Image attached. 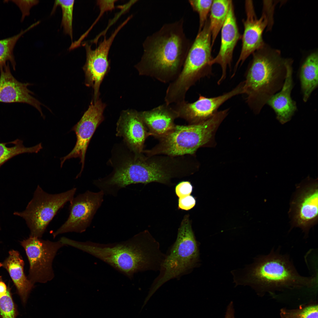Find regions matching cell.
Returning <instances> with one entry per match:
<instances>
[{"label": "cell", "instance_id": "obj_28", "mask_svg": "<svg viewBox=\"0 0 318 318\" xmlns=\"http://www.w3.org/2000/svg\"><path fill=\"white\" fill-rule=\"evenodd\" d=\"M213 0H190L188 1L193 10L196 12L199 17L198 32L200 31L207 20Z\"/></svg>", "mask_w": 318, "mask_h": 318}, {"label": "cell", "instance_id": "obj_20", "mask_svg": "<svg viewBox=\"0 0 318 318\" xmlns=\"http://www.w3.org/2000/svg\"><path fill=\"white\" fill-rule=\"evenodd\" d=\"M149 135L158 138L173 130L178 113L170 105L165 103L150 110L139 112Z\"/></svg>", "mask_w": 318, "mask_h": 318}, {"label": "cell", "instance_id": "obj_17", "mask_svg": "<svg viewBox=\"0 0 318 318\" xmlns=\"http://www.w3.org/2000/svg\"><path fill=\"white\" fill-rule=\"evenodd\" d=\"M116 131V135L123 138L133 153L143 152L145 140L149 135L139 112L133 109L122 111L117 123Z\"/></svg>", "mask_w": 318, "mask_h": 318}, {"label": "cell", "instance_id": "obj_4", "mask_svg": "<svg viewBox=\"0 0 318 318\" xmlns=\"http://www.w3.org/2000/svg\"><path fill=\"white\" fill-rule=\"evenodd\" d=\"M315 276L300 275L289 257L272 250L256 259L247 269L243 283L262 292L300 287H310L317 283Z\"/></svg>", "mask_w": 318, "mask_h": 318}, {"label": "cell", "instance_id": "obj_12", "mask_svg": "<svg viewBox=\"0 0 318 318\" xmlns=\"http://www.w3.org/2000/svg\"><path fill=\"white\" fill-rule=\"evenodd\" d=\"M289 210L292 226L301 228L307 234L317 222V179L308 177L299 186Z\"/></svg>", "mask_w": 318, "mask_h": 318}, {"label": "cell", "instance_id": "obj_26", "mask_svg": "<svg viewBox=\"0 0 318 318\" xmlns=\"http://www.w3.org/2000/svg\"><path fill=\"white\" fill-rule=\"evenodd\" d=\"M74 0H55L52 11L53 14L56 7L60 6L62 11L61 26L64 34L68 35L71 40L73 39L72 21Z\"/></svg>", "mask_w": 318, "mask_h": 318}, {"label": "cell", "instance_id": "obj_29", "mask_svg": "<svg viewBox=\"0 0 318 318\" xmlns=\"http://www.w3.org/2000/svg\"><path fill=\"white\" fill-rule=\"evenodd\" d=\"M16 309L9 288L6 294L0 298V314L2 318H15Z\"/></svg>", "mask_w": 318, "mask_h": 318}, {"label": "cell", "instance_id": "obj_31", "mask_svg": "<svg viewBox=\"0 0 318 318\" xmlns=\"http://www.w3.org/2000/svg\"><path fill=\"white\" fill-rule=\"evenodd\" d=\"M192 189V186L190 182L183 181L177 185L175 191L177 195L180 198L190 195Z\"/></svg>", "mask_w": 318, "mask_h": 318}, {"label": "cell", "instance_id": "obj_18", "mask_svg": "<svg viewBox=\"0 0 318 318\" xmlns=\"http://www.w3.org/2000/svg\"><path fill=\"white\" fill-rule=\"evenodd\" d=\"M0 70V102L29 104L36 108L44 118L41 107V103L31 95L33 93L27 88L31 84L16 80L11 72L9 62Z\"/></svg>", "mask_w": 318, "mask_h": 318}, {"label": "cell", "instance_id": "obj_11", "mask_svg": "<svg viewBox=\"0 0 318 318\" xmlns=\"http://www.w3.org/2000/svg\"><path fill=\"white\" fill-rule=\"evenodd\" d=\"M104 194L100 191L87 190L74 197L70 202L69 214L66 221L52 233L54 238L60 234L85 232L104 201Z\"/></svg>", "mask_w": 318, "mask_h": 318}, {"label": "cell", "instance_id": "obj_7", "mask_svg": "<svg viewBox=\"0 0 318 318\" xmlns=\"http://www.w3.org/2000/svg\"><path fill=\"white\" fill-rule=\"evenodd\" d=\"M76 188L60 193L52 194L38 185L26 208L14 215L21 217L29 228L30 236L41 238L48 224L62 208L74 197Z\"/></svg>", "mask_w": 318, "mask_h": 318}, {"label": "cell", "instance_id": "obj_3", "mask_svg": "<svg viewBox=\"0 0 318 318\" xmlns=\"http://www.w3.org/2000/svg\"><path fill=\"white\" fill-rule=\"evenodd\" d=\"M252 54L245 73L243 89L248 106L258 114L282 88L286 74V59L279 50L266 44Z\"/></svg>", "mask_w": 318, "mask_h": 318}, {"label": "cell", "instance_id": "obj_24", "mask_svg": "<svg viewBox=\"0 0 318 318\" xmlns=\"http://www.w3.org/2000/svg\"><path fill=\"white\" fill-rule=\"evenodd\" d=\"M33 27L32 25L16 35L0 39V69L6 66L9 62L13 69L15 70L16 63L13 52L15 45L20 37Z\"/></svg>", "mask_w": 318, "mask_h": 318}, {"label": "cell", "instance_id": "obj_10", "mask_svg": "<svg viewBox=\"0 0 318 318\" xmlns=\"http://www.w3.org/2000/svg\"><path fill=\"white\" fill-rule=\"evenodd\" d=\"M21 244L29 263V280L34 284L52 280L54 276L53 260L58 250L64 245L59 240L53 242L30 236Z\"/></svg>", "mask_w": 318, "mask_h": 318}, {"label": "cell", "instance_id": "obj_22", "mask_svg": "<svg viewBox=\"0 0 318 318\" xmlns=\"http://www.w3.org/2000/svg\"><path fill=\"white\" fill-rule=\"evenodd\" d=\"M318 57L317 50L310 53L304 59L300 68L299 78L304 102L307 101L318 87Z\"/></svg>", "mask_w": 318, "mask_h": 318}, {"label": "cell", "instance_id": "obj_34", "mask_svg": "<svg viewBox=\"0 0 318 318\" xmlns=\"http://www.w3.org/2000/svg\"><path fill=\"white\" fill-rule=\"evenodd\" d=\"M225 318H234L232 302H231L228 307Z\"/></svg>", "mask_w": 318, "mask_h": 318}, {"label": "cell", "instance_id": "obj_32", "mask_svg": "<svg viewBox=\"0 0 318 318\" xmlns=\"http://www.w3.org/2000/svg\"><path fill=\"white\" fill-rule=\"evenodd\" d=\"M196 201L194 197L188 195L180 198L178 200V207L182 210H188L195 205Z\"/></svg>", "mask_w": 318, "mask_h": 318}, {"label": "cell", "instance_id": "obj_27", "mask_svg": "<svg viewBox=\"0 0 318 318\" xmlns=\"http://www.w3.org/2000/svg\"><path fill=\"white\" fill-rule=\"evenodd\" d=\"M318 305L311 304L297 309H282L280 311L281 318H318Z\"/></svg>", "mask_w": 318, "mask_h": 318}, {"label": "cell", "instance_id": "obj_15", "mask_svg": "<svg viewBox=\"0 0 318 318\" xmlns=\"http://www.w3.org/2000/svg\"><path fill=\"white\" fill-rule=\"evenodd\" d=\"M244 84L243 81L230 91L218 96L208 97L200 95L198 99L193 102L185 100L172 106L178 113L179 117L184 119L189 124L198 123L211 117L218 111L221 106L228 100L244 94Z\"/></svg>", "mask_w": 318, "mask_h": 318}, {"label": "cell", "instance_id": "obj_16", "mask_svg": "<svg viewBox=\"0 0 318 318\" xmlns=\"http://www.w3.org/2000/svg\"><path fill=\"white\" fill-rule=\"evenodd\" d=\"M221 43L217 56L213 58L211 64H216L221 67L222 74L217 82L220 85L225 79L228 67H231L233 52L241 38L231 1L225 21L221 29Z\"/></svg>", "mask_w": 318, "mask_h": 318}, {"label": "cell", "instance_id": "obj_19", "mask_svg": "<svg viewBox=\"0 0 318 318\" xmlns=\"http://www.w3.org/2000/svg\"><path fill=\"white\" fill-rule=\"evenodd\" d=\"M293 62L292 59H286V74L283 85L266 103L274 111L276 119L282 124L289 121L297 109L296 103L291 96L294 87Z\"/></svg>", "mask_w": 318, "mask_h": 318}, {"label": "cell", "instance_id": "obj_8", "mask_svg": "<svg viewBox=\"0 0 318 318\" xmlns=\"http://www.w3.org/2000/svg\"><path fill=\"white\" fill-rule=\"evenodd\" d=\"M212 46L208 19L192 43L181 71L174 81L178 89L187 92L200 79L212 75Z\"/></svg>", "mask_w": 318, "mask_h": 318}, {"label": "cell", "instance_id": "obj_6", "mask_svg": "<svg viewBox=\"0 0 318 318\" xmlns=\"http://www.w3.org/2000/svg\"><path fill=\"white\" fill-rule=\"evenodd\" d=\"M199 260L198 245L186 215L178 229L175 241L165 255L159 274L153 282V290L169 280L188 274L198 265Z\"/></svg>", "mask_w": 318, "mask_h": 318}, {"label": "cell", "instance_id": "obj_21", "mask_svg": "<svg viewBox=\"0 0 318 318\" xmlns=\"http://www.w3.org/2000/svg\"><path fill=\"white\" fill-rule=\"evenodd\" d=\"M9 254L8 257L5 261L0 263V266L4 267L9 272L19 295L25 302L34 284L25 275L24 261L19 253L12 250L9 251Z\"/></svg>", "mask_w": 318, "mask_h": 318}, {"label": "cell", "instance_id": "obj_30", "mask_svg": "<svg viewBox=\"0 0 318 318\" xmlns=\"http://www.w3.org/2000/svg\"><path fill=\"white\" fill-rule=\"evenodd\" d=\"M11 1L16 4L21 12V21L26 16L29 14L30 10L31 8L37 4L39 1L38 0H12Z\"/></svg>", "mask_w": 318, "mask_h": 318}, {"label": "cell", "instance_id": "obj_14", "mask_svg": "<svg viewBox=\"0 0 318 318\" xmlns=\"http://www.w3.org/2000/svg\"><path fill=\"white\" fill-rule=\"evenodd\" d=\"M106 106V104L100 99L95 102L91 101L80 120L71 129L76 134V142L71 152L60 158V165L62 167L68 159L79 158L81 168L76 178L80 176L83 171L86 152L90 141L97 127L104 120L103 114Z\"/></svg>", "mask_w": 318, "mask_h": 318}, {"label": "cell", "instance_id": "obj_5", "mask_svg": "<svg viewBox=\"0 0 318 318\" xmlns=\"http://www.w3.org/2000/svg\"><path fill=\"white\" fill-rule=\"evenodd\" d=\"M228 111V109L218 111L211 117L198 123L176 125L168 133L158 138V143L153 148L144 152L148 156H179L193 155L199 148L211 140Z\"/></svg>", "mask_w": 318, "mask_h": 318}, {"label": "cell", "instance_id": "obj_25", "mask_svg": "<svg viewBox=\"0 0 318 318\" xmlns=\"http://www.w3.org/2000/svg\"><path fill=\"white\" fill-rule=\"evenodd\" d=\"M14 145L9 147L8 143H0V166L9 159L18 155L25 153H38L42 148L41 143L31 147H25L22 141H15Z\"/></svg>", "mask_w": 318, "mask_h": 318}, {"label": "cell", "instance_id": "obj_13", "mask_svg": "<svg viewBox=\"0 0 318 318\" xmlns=\"http://www.w3.org/2000/svg\"><path fill=\"white\" fill-rule=\"evenodd\" d=\"M127 23L124 21L120 25L108 39L105 37L98 46L94 50L87 43H84L86 50V62L83 67L85 74V84L93 90L92 101L95 102L99 99L100 85L110 69V61L108 58L109 51L112 42L120 30Z\"/></svg>", "mask_w": 318, "mask_h": 318}, {"label": "cell", "instance_id": "obj_2", "mask_svg": "<svg viewBox=\"0 0 318 318\" xmlns=\"http://www.w3.org/2000/svg\"><path fill=\"white\" fill-rule=\"evenodd\" d=\"M68 244L101 260L130 278L138 272L159 271L165 256L159 243L145 232L118 243L105 244L70 239Z\"/></svg>", "mask_w": 318, "mask_h": 318}, {"label": "cell", "instance_id": "obj_33", "mask_svg": "<svg viewBox=\"0 0 318 318\" xmlns=\"http://www.w3.org/2000/svg\"><path fill=\"white\" fill-rule=\"evenodd\" d=\"M117 0H97V4L100 9H104L106 11H112L115 8V3Z\"/></svg>", "mask_w": 318, "mask_h": 318}, {"label": "cell", "instance_id": "obj_9", "mask_svg": "<svg viewBox=\"0 0 318 318\" xmlns=\"http://www.w3.org/2000/svg\"><path fill=\"white\" fill-rule=\"evenodd\" d=\"M275 5L276 3L273 1H263L262 14L258 19L256 16L252 1H245L246 18L243 21L244 31L242 37V48L231 77L235 74L239 64L242 65L251 54L266 44L263 39V33L265 29L269 30L273 26Z\"/></svg>", "mask_w": 318, "mask_h": 318}, {"label": "cell", "instance_id": "obj_23", "mask_svg": "<svg viewBox=\"0 0 318 318\" xmlns=\"http://www.w3.org/2000/svg\"><path fill=\"white\" fill-rule=\"evenodd\" d=\"M231 1L230 0L213 1L208 20L212 46L224 24Z\"/></svg>", "mask_w": 318, "mask_h": 318}, {"label": "cell", "instance_id": "obj_1", "mask_svg": "<svg viewBox=\"0 0 318 318\" xmlns=\"http://www.w3.org/2000/svg\"><path fill=\"white\" fill-rule=\"evenodd\" d=\"M183 19L164 24L148 36L143 44V53L135 67L139 74L165 83L178 77L192 44L184 31Z\"/></svg>", "mask_w": 318, "mask_h": 318}, {"label": "cell", "instance_id": "obj_35", "mask_svg": "<svg viewBox=\"0 0 318 318\" xmlns=\"http://www.w3.org/2000/svg\"><path fill=\"white\" fill-rule=\"evenodd\" d=\"M7 289L5 284L2 281H0V298L6 294Z\"/></svg>", "mask_w": 318, "mask_h": 318}]
</instances>
